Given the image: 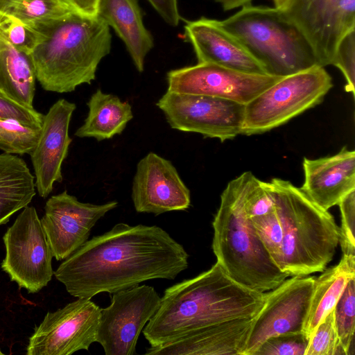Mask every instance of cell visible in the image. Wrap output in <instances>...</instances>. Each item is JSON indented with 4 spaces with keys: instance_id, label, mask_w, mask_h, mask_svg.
Here are the masks:
<instances>
[{
    "instance_id": "cell-10",
    "label": "cell",
    "mask_w": 355,
    "mask_h": 355,
    "mask_svg": "<svg viewBox=\"0 0 355 355\" xmlns=\"http://www.w3.org/2000/svg\"><path fill=\"white\" fill-rule=\"evenodd\" d=\"M155 288L137 286L113 293L111 304L101 309L96 342L106 355H134L145 325L159 307Z\"/></svg>"
},
{
    "instance_id": "cell-16",
    "label": "cell",
    "mask_w": 355,
    "mask_h": 355,
    "mask_svg": "<svg viewBox=\"0 0 355 355\" xmlns=\"http://www.w3.org/2000/svg\"><path fill=\"white\" fill-rule=\"evenodd\" d=\"M76 108L75 103L60 98L44 115L37 144L30 153L35 187L42 198L48 197L54 184L62 180V164L72 141L69 128Z\"/></svg>"
},
{
    "instance_id": "cell-38",
    "label": "cell",
    "mask_w": 355,
    "mask_h": 355,
    "mask_svg": "<svg viewBox=\"0 0 355 355\" xmlns=\"http://www.w3.org/2000/svg\"><path fill=\"white\" fill-rule=\"evenodd\" d=\"M161 18L168 25L175 27L181 17L178 0H147Z\"/></svg>"
},
{
    "instance_id": "cell-1",
    "label": "cell",
    "mask_w": 355,
    "mask_h": 355,
    "mask_svg": "<svg viewBox=\"0 0 355 355\" xmlns=\"http://www.w3.org/2000/svg\"><path fill=\"white\" fill-rule=\"evenodd\" d=\"M184 247L162 228L116 224L87 240L54 272L77 298L113 294L154 279H174L188 267Z\"/></svg>"
},
{
    "instance_id": "cell-43",
    "label": "cell",
    "mask_w": 355,
    "mask_h": 355,
    "mask_svg": "<svg viewBox=\"0 0 355 355\" xmlns=\"http://www.w3.org/2000/svg\"><path fill=\"white\" fill-rule=\"evenodd\" d=\"M0 95L6 96V95L1 90H0Z\"/></svg>"
},
{
    "instance_id": "cell-20",
    "label": "cell",
    "mask_w": 355,
    "mask_h": 355,
    "mask_svg": "<svg viewBox=\"0 0 355 355\" xmlns=\"http://www.w3.org/2000/svg\"><path fill=\"white\" fill-rule=\"evenodd\" d=\"M97 16L114 29L124 43L136 69L143 72L154 40L144 25L139 0H100Z\"/></svg>"
},
{
    "instance_id": "cell-19",
    "label": "cell",
    "mask_w": 355,
    "mask_h": 355,
    "mask_svg": "<svg viewBox=\"0 0 355 355\" xmlns=\"http://www.w3.org/2000/svg\"><path fill=\"white\" fill-rule=\"evenodd\" d=\"M257 314L227 320L193 331L165 345L150 347L146 355H243Z\"/></svg>"
},
{
    "instance_id": "cell-7",
    "label": "cell",
    "mask_w": 355,
    "mask_h": 355,
    "mask_svg": "<svg viewBox=\"0 0 355 355\" xmlns=\"http://www.w3.org/2000/svg\"><path fill=\"white\" fill-rule=\"evenodd\" d=\"M333 87L321 66L282 77L245 105L242 135L268 132L319 104Z\"/></svg>"
},
{
    "instance_id": "cell-4",
    "label": "cell",
    "mask_w": 355,
    "mask_h": 355,
    "mask_svg": "<svg viewBox=\"0 0 355 355\" xmlns=\"http://www.w3.org/2000/svg\"><path fill=\"white\" fill-rule=\"evenodd\" d=\"M254 175L243 173L220 196L212 225V250L218 263L239 284L259 292L271 291L288 276L272 261L257 236L245 202Z\"/></svg>"
},
{
    "instance_id": "cell-8",
    "label": "cell",
    "mask_w": 355,
    "mask_h": 355,
    "mask_svg": "<svg viewBox=\"0 0 355 355\" xmlns=\"http://www.w3.org/2000/svg\"><path fill=\"white\" fill-rule=\"evenodd\" d=\"M1 266L19 288L39 292L51 280L53 252L35 208L26 206L3 236Z\"/></svg>"
},
{
    "instance_id": "cell-3",
    "label": "cell",
    "mask_w": 355,
    "mask_h": 355,
    "mask_svg": "<svg viewBox=\"0 0 355 355\" xmlns=\"http://www.w3.org/2000/svg\"><path fill=\"white\" fill-rule=\"evenodd\" d=\"M27 26L35 35L28 55L35 77L49 92L68 93L91 84L111 50L110 28L98 16L76 12Z\"/></svg>"
},
{
    "instance_id": "cell-44",
    "label": "cell",
    "mask_w": 355,
    "mask_h": 355,
    "mask_svg": "<svg viewBox=\"0 0 355 355\" xmlns=\"http://www.w3.org/2000/svg\"><path fill=\"white\" fill-rule=\"evenodd\" d=\"M0 354H3V353L1 352V350H0Z\"/></svg>"
},
{
    "instance_id": "cell-30",
    "label": "cell",
    "mask_w": 355,
    "mask_h": 355,
    "mask_svg": "<svg viewBox=\"0 0 355 355\" xmlns=\"http://www.w3.org/2000/svg\"><path fill=\"white\" fill-rule=\"evenodd\" d=\"M343 354L336 334L334 310L317 326L310 336L305 355Z\"/></svg>"
},
{
    "instance_id": "cell-36",
    "label": "cell",
    "mask_w": 355,
    "mask_h": 355,
    "mask_svg": "<svg viewBox=\"0 0 355 355\" xmlns=\"http://www.w3.org/2000/svg\"><path fill=\"white\" fill-rule=\"evenodd\" d=\"M0 30L15 47L29 54L35 42L34 33L29 26L12 16L6 15Z\"/></svg>"
},
{
    "instance_id": "cell-11",
    "label": "cell",
    "mask_w": 355,
    "mask_h": 355,
    "mask_svg": "<svg viewBox=\"0 0 355 355\" xmlns=\"http://www.w3.org/2000/svg\"><path fill=\"white\" fill-rule=\"evenodd\" d=\"M101 309L91 298H78L47 312L29 338L27 355H69L96 342Z\"/></svg>"
},
{
    "instance_id": "cell-39",
    "label": "cell",
    "mask_w": 355,
    "mask_h": 355,
    "mask_svg": "<svg viewBox=\"0 0 355 355\" xmlns=\"http://www.w3.org/2000/svg\"><path fill=\"white\" fill-rule=\"evenodd\" d=\"M78 13L87 16L98 15V3L100 0H65Z\"/></svg>"
},
{
    "instance_id": "cell-24",
    "label": "cell",
    "mask_w": 355,
    "mask_h": 355,
    "mask_svg": "<svg viewBox=\"0 0 355 355\" xmlns=\"http://www.w3.org/2000/svg\"><path fill=\"white\" fill-rule=\"evenodd\" d=\"M35 177L26 162L15 155H0V225L32 201Z\"/></svg>"
},
{
    "instance_id": "cell-9",
    "label": "cell",
    "mask_w": 355,
    "mask_h": 355,
    "mask_svg": "<svg viewBox=\"0 0 355 355\" xmlns=\"http://www.w3.org/2000/svg\"><path fill=\"white\" fill-rule=\"evenodd\" d=\"M171 128L221 141L242 135L245 105L203 95L166 91L156 103Z\"/></svg>"
},
{
    "instance_id": "cell-6",
    "label": "cell",
    "mask_w": 355,
    "mask_h": 355,
    "mask_svg": "<svg viewBox=\"0 0 355 355\" xmlns=\"http://www.w3.org/2000/svg\"><path fill=\"white\" fill-rule=\"evenodd\" d=\"M218 21L268 75L285 77L320 66L306 37L275 6L251 4Z\"/></svg>"
},
{
    "instance_id": "cell-33",
    "label": "cell",
    "mask_w": 355,
    "mask_h": 355,
    "mask_svg": "<svg viewBox=\"0 0 355 355\" xmlns=\"http://www.w3.org/2000/svg\"><path fill=\"white\" fill-rule=\"evenodd\" d=\"M354 30L355 0H338L332 17L329 34V44L333 58L339 42Z\"/></svg>"
},
{
    "instance_id": "cell-21",
    "label": "cell",
    "mask_w": 355,
    "mask_h": 355,
    "mask_svg": "<svg viewBox=\"0 0 355 355\" xmlns=\"http://www.w3.org/2000/svg\"><path fill=\"white\" fill-rule=\"evenodd\" d=\"M338 0H289L282 10L311 45L320 66L331 65L329 44L332 17Z\"/></svg>"
},
{
    "instance_id": "cell-32",
    "label": "cell",
    "mask_w": 355,
    "mask_h": 355,
    "mask_svg": "<svg viewBox=\"0 0 355 355\" xmlns=\"http://www.w3.org/2000/svg\"><path fill=\"white\" fill-rule=\"evenodd\" d=\"M338 205L341 215L338 243L343 256L355 259V190L345 196Z\"/></svg>"
},
{
    "instance_id": "cell-5",
    "label": "cell",
    "mask_w": 355,
    "mask_h": 355,
    "mask_svg": "<svg viewBox=\"0 0 355 355\" xmlns=\"http://www.w3.org/2000/svg\"><path fill=\"white\" fill-rule=\"evenodd\" d=\"M264 183L283 229L278 268L289 277L322 272L338 244L339 227L333 216L288 180Z\"/></svg>"
},
{
    "instance_id": "cell-12",
    "label": "cell",
    "mask_w": 355,
    "mask_h": 355,
    "mask_svg": "<svg viewBox=\"0 0 355 355\" xmlns=\"http://www.w3.org/2000/svg\"><path fill=\"white\" fill-rule=\"evenodd\" d=\"M315 279L293 276L266 292L265 302L253 322L243 355H253L270 337L303 332Z\"/></svg>"
},
{
    "instance_id": "cell-34",
    "label": "cell",
    "mask_w": 355,
    "mask_h": 355,
    "mask_svg": "<svg viewBox=\"0 0 355 355\" xmlns=\"http://www.w3.org/2000/svg\"><path fill=\"white\" fill-rule=\"evenodd\" d=\"M345 78L346 90L354 94L355 80V30L352 31L339 42L331 62Z\"/></svg>"
},
{
    "instance_id": "cell-14",
    "label": "cell",
    "mask_w": 355,
    "mask_h": 355,
    "mask_svg": "<svg viewBox=\"0 0 355 355\" xmlns=\"http://www.w3.org/2000/svg\"><path fill=\"white\" fill-rule=\"evenodd\" d=\"M117 205L114 200L102 205L81 202L67 191L51 196L40 220L53 257L64 260L76 251L98 220Z\"/></svg>"
},
{
    "instance_id": "cell-15",
    "label": "cell",
    "mask_w": 355,
    "mask_h": 355,
    "mask_svg": "<svg viewBox=\"0 0 355 355\" xmlns=\"http://www.w3.org/2000/svg\"><path fill=\"white\" fill-rule=\"evenodd\" d=\"M131 197L136 211L155 216L186 210L191 204L190 191L172 162L152 152L137 163Z\"/></svg>"
},
{
    "instance_id": "cell-41",
    "label": "cell",
    "mask_w": 355,
    "mask_h": 355,
    "mask_svg": "<svg viewBox=\"0 0 355 355\" xmlns=\"http://www.w3.org/2000/svg\"><path fill=\"white\" fill-rule=\"evenodd\" d=\"M289 0H273L275 7L283 10L287 5Z\"/></svg>"
},
{
    "instance_id": "cell-31",
    "label": "cell",
    "mask_w": 355,
    "mask_h": 355,
    "mask_svg": "<svg viewBox=\"0 0 355 355\" xmlns=\"http://www.w3.org/2000/svg\"><path fill=\"white\" fill-rule=\"evenodd\" d=\"M309 341L303 332L280 334L266 339L253 355H305Z\"/></svg>"
},
{
    "instance_id": "cell-18",
    "label": "cell",
    "mask_w": 355,
    "mask_h": 355,
    "mask_svg": "<svg viewBox=\"0 0 355 355\" xmlns=\"http://www.w3.org/2000/svg\"><path fill=\"white\" fill-rule=\"evenodd\" d=\"M302 192L319 207L328 211L355 190V151L344 146L336 154L303 160Z\"/></svg>"
},
{
    "instance_id": "cell-26",
    "label": "cell",
    "mask_w": 355,
    "mask_h": 355,
    "mask_svg": "<svg viewBox=\"0 0 355 355\" xmlns=\"http://www.w3.org/2000/svg\"><path fill=\"white\" fill-rule=\"evenodd\" d=\"M0 10L4 15L12 16L26 25L76 12L65 0H1Z\"/></svg>"
},
{
    "instance_id": "cell-28",
    "label": "cell",
    "mask_w": 355,
    "mask_h": 355,
    "mask_svg": "<svg viewBox=\"0 0 355 355\" xmlns=\"http://www.w3.org/2000/svg\"><path fill=\"white\" fill-rule=\"evenodd\" d=\"M334 313L339 346L344 355H348L355 329V277L347 282L334 309Z\"/></svg>"
},
{
    "instance_id": "cell-2",
    "label": "cell",
    "mask_w": 355,
    "mask_h": 355,
    "mask_svg": "<svg viewBox=\"0 0 355 355\" xmlns=\"http://www.w3.org/2000/svg\"><path fill=\"white\" fill-rule=\"evenodd\" d=\"M266 297V292L234 281L216 262L196 277L166 288L143 334L150 347L161 346L209 326L253 316Z\"/></svg>"
},
{
    "instance_id": "cell-17",
    "label": "cell",
    "mask_w": 355,
    "mask_h": 355,
    "mask_svg": "<svg viewBox=\"0 0 355 355\" xmlns=\"http://www.w3.org/2000/svg\"><path fill=\"white\" fill-rule=\"evenodd\" d=\"M184 30L198 63H211L246 73L267 74L261 64L221 26L218 20L202 17L187 21Z\"/></svg>"
},
{
    "instance_id": "cell-29",
    "label": "cell",
    "mask_w": 355,
    "mask_h": 355,
    "mask_svg": "<svg viewBox=\"0 0 355 355\" xmlns=\"http://www.w3.org/2000/svg\"><path fill=\"white\" fill-rule=\"evenodd\" d=\"M250 218L257 236L277 266L281 255L283 229L276 210Z\"/></svg>"
},
{
    "instance_id": "cell-27",
    "label": "cell",
    "mask_w": 355,
    "mask_h": 355,
    "mask_svg": "<svg viewBox=\"0 0 355 355\" xmlns=\"http://www.w3.org/2000/svg\"><path fill=\"white\" fill-rule=\"evenodd\" d=\"M41 126L0 118V149L10 155H30L37 144Z\"/></svg>"
},
{
    "instance_id": "cell-25",
    "label": "cell",
    "mask_w": 355,
    "mask_h": 355,
    "mask_svg": "<svg viewBox=\"0 0 355 355\" xmlns=\"http://www.w3.org/2000/svg\"><path fill=\"white\" fill-rule=\"evenodd\" d=\"M35 80L29 55L15 47L0 30V90L16 102L33 107Z\"/></svg>"
},
{
    "instance_id": "cell-40",
    "label": "cell",
    "mask_w": 355,
    "mask_h": 355,
    "mask_svg": "<svg viewBox=\"0 0 355 355\" xmlns=\"http://www.w3.org/2000/svg\"><path fill=\"white\" fill-rule=\"evenodd\" d=\"M219 3L224 11L232 10L236 8L251 5L253 0H214Z\"/></svg>"
},
{
    "instance_id": "cell-37",
    "label": "cell",
    "mask_w": 355,
    "mask_h": 355,
    "mask_svg": "<svg viewBox=\"0 0 355 355\" xmlns=\"http://www.w3.org/2000/svg\"><path fill=\"white\" fill-rule=\"evenodd\" d=\"M44 115L29 107L0 95V118L12 119L20 122L41 126Z\"/></svg>"
},
{
    "instance_id": "cell-23",
    "label": "cell",
    "mask_w": 355,
    "mask_h": 355,
    "mask_svg": "<svg viewBox=\"0 0 355 355\" xmlns=\"http://www.w3.org/2000/svg\"><path fill=\"white\" fill-rule=\"evenodd\" d=\"M355 277V259L342 256L340 262L325 268L315 284L303 333L310 336L319 323L331 312L347 282Z\"/></svg>"
},
{
    "instance_id": "cell-13",
    "label": "cell",
    "mask_w": 355,
    "mask_h": 355,
    "mask_svg": "<svg viewBox=\"0 0 355 355\" xmlns=\"http://www.w3.org/2000/svg\"><path fill=\"white\" fill-rule=\"evenodd\" d=\"M282 78L198 63L169 71L166 74L167 91L209 96L245 105Z\"/></svg>"
},
{
    "instance_id": "cell-42",
    "label": "cell",
    "mask_w": 355,
    "mask_h": 355,
    "mask_svg": "<svg viewBox=\"0 0 355 355\" xmlns=\"http://www.w3.org/2000/svg\"><path fill=\"white\" fill-rule=\"evenodd\" d=\"M1 0H0L1 2ZM6 18V15H4L0 10V25L3 23V20Z\"/></svg>"
},
{
    "instance_id": "cell-22",
    "label": "cell",
    "mask_w": 355,
    "mask_h": 355,
    "mask_svg": "<svg viewBox=\"0 0 355 355\" xmlns=\"http://www.w3.org/2000/svg\"><path fill=\"white\" fill-rule=\"evenodd\" d=\"M89 108L84 123L75 132L80 138L92 137L98 141L121 135L133 118L132 107L117 96L97 89L87 103Z\"/></svg>"
},
{
    "instance_id": "cell-35",
    "label": "cell",
    "mask_w": 355,
    "mask_h": 355,
    "mask_svg": "<svg viewBox=\"0 0 355 355\" xmlns=\"http://www.w3.org/2000/svg\"><path fill=\"white\" fill-rule=\"evenodd\" d=\"M245 209L250 218L264 215L275 209L273 199L264 182L255 176L246 196Z\"/></svg>"
}]
</instances>
